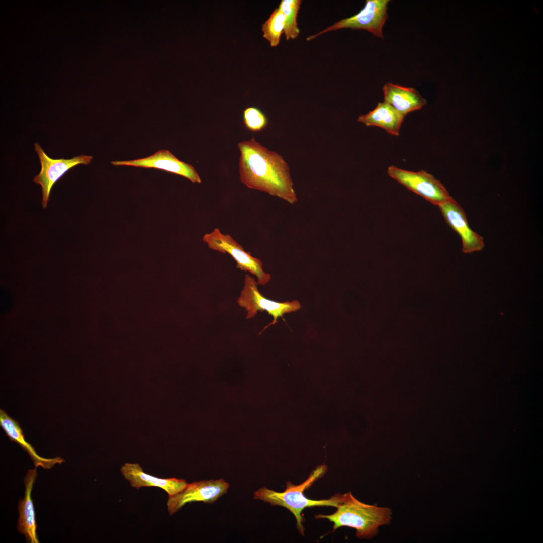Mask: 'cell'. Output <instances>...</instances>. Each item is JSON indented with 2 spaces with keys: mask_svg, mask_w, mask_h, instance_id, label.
<instances>
[{
  "mask_svg": "<svg viewBox=\"0 0 543 543\" xmlns=\"http://www.w3.org/2000/svg\"><path fill=\"white\" fill-rule=\"evenodd\" d=\"M240 155V182L290 204L297 201L290 168L283 157L256 141L254 137L237 145Z\"/></svg>",
  "mask_w": 543,
  "mask_h": 543,
  "instance_id": "1",
  "label": "cell"
},
{
  "mask_svg": "<svg viewBox=\"0 0 543 543\" xmlns=\"http://www.w3.org/2000/svg\"><path fill=\"white\" fill-rule=\"evenodd\" d=\"M336 511L330 515L318 514L317 519L324 518L334 524L333 528L348 526L356 530L360 538H370L376 535L378 528L388 524L391 519L389 508L365 504L348 492L343 494Z\"/></svg>",
  "mask_w": 543,
  "mask_h": 543,
  "instance_id": "2",
  "label": "cell"
},
{
  "mask_svg": "<svg viewBox=\"0 0 543 543\" xmlns=\"http://www.w3.org/2000/svg\"><path fill=\"white\" fill-rule=\"evenodd\" d=\"M327 469V466L324 464L318 466L304 482L298 485L287 482L284 492H276L266 487L260 488L254 492L253 498L269 503L271 505L281 506L288 509L295 517L298 531L304 535L303 518L301 513L305 508L315 506L337 507L342 500L343 494L340 493L328 499L318 500L309 499L304 494V491L320 478Z\"/></svg>",
  "mask_w": 543,
  "mask_h": 543,
  "instance_id": "3",
  "label": "cell"
},
{
  "mask_svg": "<svg viewBox=\"0 0 543 543\" xmlns=\"http://www.w3.org/2000/svg\"><path fill=\"white\" fill-rule=\"evenodd\" d=\"M202 239L210 249L229 254L236 261L238 269L255 276L258 284L264 286L270 281L271 276L263 270L262 261L245 251L230 234H223L215 228L205 234Z\"/></svg>",
  "mask_w": 543,
  "mask_h": 543,
  "instance_id": "4",
  "label": "cell"
},
{
  "mask_svg": "<svg viewBox=\"0 0 543 543\" xmlns=\"http://www.w3.org/2000/svg\"><path fill=\"white\" fill-rule=\"evenodd\" d=\"M258 283L255 279L246 274L244 277V286L240 295L237 299L239 306L247 311L246 319L253 318L258 311H266L270 315L273 320L265 326L260 333L269 326L275 324L279 317H283L285 314L299 310L301 306L297 300L279 302L269 300L264 297L259 291Z\"/></svg>",
  "mask_w": 543,
  "mask_h": 543,
  "instance_id": "5",
  "label": "cell"
},
{
  "mask_svg": "<svg viewBox=\"0 0 543 543\" xmlns=\"http://www.w3.org/2000/svg\"><path fill=\"white\" fill-rule=\"evenodd\" d=\"M389 0H367L364 8L357 14L342 19L318 33L306 38L307 41L328 32L341 29H363L383 39L382 28L388 18Z\"/></svg>",
  "mask_w": 543,
  "mask_h": 543,
  "instance_id": "6",
  "label": "cell"
},
{
  "mask_svg": "<svg viewBox=\"0 0 543 543\" xmlns=\"http://www.w3.org/2000/svg\"><path fill=\"white\" fill-rule=\"evenodd\" d=\"M388 175L398 183L437 206L452 198L443 184L424 170L413 172L395 166L388 168Z\"/></svg>",
  "mask_w": 543,
  "mask_h": 543,
  "instance_id": "7",
  "label": "cell"
},
{
  "mask_svg": "<svg viewBox=\"0 0 543 543\" xmlns=\"http://www.w3.org/2000/svg\"><path fill=\"white\" fill-rule=\"evenodd\" d=\"M35 149L40 161L41 169L34 182L40 185L42 189V203L44 208L47 206L53 185L69 169L78 164H89L92 156L81 155L71 159H52L48 157L40 145L36 143Z\"/></svg>",
  "mask_w": 543,
  "mask_h": 543,
  "instance_id": "8",
  "label": "cell"
},
{
  "mask_svg": "<svg viewBox=\"0 0 543 543\" xmlns=\"http://www.w3.org/2000/svg\"><path fill=\"white\" fill-rule=\"evenodd\" d=\"M229 487V484L223 479L187 483L181 492L168 496L166 503L167 511L172 515L187 503L194 502L213 503L227 493Z\"/></svg>",
  "mask_w": 543,
  "mask_h": 543,
  "instance_id": "9",
  "label": "cell"
},
{
  "mask_svg": "<svg viewBox=\"0 0 543 543\" xmlns=\"http://www.w3.org/2000/svg\"><path fill=\"white\" fill-rule=\"evenodd\" d=\"M115 166L126 165L154 168L182 176L192 183H201V178L193 166L176 158L168 150H161L143 158L128 161H112Z\"/></svg>",
  "mask_w": 543,
  "mask_h": 543,
  "instance_id": "10",
  "label": "cell"
},
{
  "mask_svg": "<svg viewBox=\"0 0 543 543\" xmlns=\"http://www.w3.org/2000/svg\"><path fill=\"white\" fill-rule=\"evenodd\" d=\"M439 207L446 222L461 237L464 253H471L483 249V237L469 227L465 212L453 198Z\"/></svg>",
  "mask_w": 543,
  "mask_h": 543,
  "instance_id": "11",
  "label": "cell"
},
{
  "mask_svg": "<svg viewBox=\"0 0 543 543\" xmlns=\"http://www.w3.org/2000/svg\"><path fill=\"white\" fill-rule=\"evenodd\" d=\"M120 472L130 485L136 489L145 487H156L164 490L168 496L181 492L186 486V480L176 478H160L144 472L139 464L125 463Z\"/></svg>",
  "mask_w": 543,
  "mask_h": 543,
  "instance_id": "12",
  "label": "cell"
},
{
  "mask_svg": "<svg viewBox=\"0 0 543 543\" xmlns=\"http://www.w3.org/2000/svg\"><path fill=\"white\" fill-rule=\"evenodd\" d=\"M37 475L36 468L28 470L24 479L25 490L24 498L18 504L19 518L17 529L24 534L28 542L39 543L36 530L35 512L31 493Z\"/></svg>",
  "mask_w": 543,
  "mask_h": 543,
  "instance_id": "13",
  "label": "cell"
},
{
  "mask_svg": "<svg viewBox=\"0 0 543 543\" xmlns=\"http://www.w3.org/2000/svg\"><path fill=\"white\" fill-rule=\"evenodd\" d=\"M0 426L10 440L17 443L29 455L35 468L41 467L45 469H50L55 464L65 462L60 457L46 458L39 456L34 447L25 439L19 423L3 409L0 410Z\"/></svg>",
  "mask_w": 543,
  "mask_h": 543,
  "instance_id": "14",
  "label": "cell"
},
{
  "mask_svg": "<svg viewBox=\"0 0 543 543\" xmlns=\"http://www.w3.org/2000/svg\"><path fill=\"white\" fill-rule=\"evenodd\" d=\"M384 101L393 106L404 116L408 113L421 109L426 100L415 89L389 82L383 87Z\"/></svg>",
  "mask_w": 543,
  "mask_h": 543,
  "instance_id": "15",
  "label": "cell"
},
{
  "mask_svg": "<svg viewBox=\"0 0 543 543\" xmlns=\"http://www.w3.org/2000/svg\"><path fill=\"white\" fill-rule=\"evenodd\" d=\"M404 116L386 102L378 103L376 107L357 121L367 126L379 127L392 135L399 136Z\"/></svg>",
  "mask_w": 543,
  "mask_h": 543,
  "instance_id": "16",
  "label": "cell"
},
{
  "mask_svg": "<svg viewBox=\"0 0 543 543\" xmlns=\"http://www.w3.org/2000/svg\"><path fill=\"white\" fill-rule=\"evenodd\" d=\"M301 3V0H282L279 6L285 16L284 33L287 40L297 38L300 33L297 19Z\"/></svg>",
  "mask_w": 543,
  "mask_h": 543,
  "instance_id": "17",
  "label": "cell"
},
{
  "mask_svg": "<svg viewBox=\"0 0 543 543\" xmlns=\"http://www.w3.org/2000/svg\"><path fill=\"white\" fill-rule=\"evenodd\" d=\"M285 16L279 8L275 9L268 19L262 25L263 37L267 40L272 47H277L284 33Z\"/></svg>",
  "mask_w": 543,
  "mask_h": 543,
  "instance_id": "18",
  "label": "cell"
},
{
  "mask_svg": "<svg viewBox=\"0 0 543 543\" xmlns=\"http://www.w3.org/2000/svg\"><path fill=\"white\" fill-rule=\"evenodd\" d=\"M243 120L245 126L253 132L262 130L267 124L265 115L259 109L254 107H248L244 110Z\"/></svg>",
  "mask_w": 543,
  "mask_h": 543,
  "instance_id": "19",
  "label": "cell"
}]
</instances>
